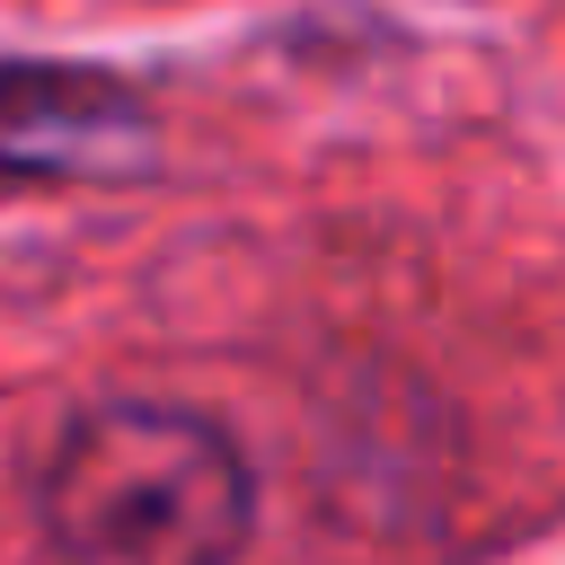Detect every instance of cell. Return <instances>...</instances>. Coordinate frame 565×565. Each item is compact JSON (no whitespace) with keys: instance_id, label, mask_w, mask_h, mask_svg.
Segmentation results:
<instances>
[{"instance_id":"cell-1","label":"cell","mask_w":565,"mask_h":565,"mask_svg":"<svg viewBox=\"0 0 565 565\" xmlns=\"http://www.w3.org/2000/svg\"><path fill=\"white\" fill-rule=\"evenodd\" d=\"M53 565H230L247 539V468L185 406H97L44 468Z\"/></svg>"},{"instance_id":"cell-2","label":"cell","mask_w":565,"mask_h":565,"mask_svg":"<svg viewBox=\"0 0 565 565\" xmlns=\"http://www.w3.org/2000/svg\"><path fill=\"white\" fill-rule=\"evenodd\" d=\"M132 132H141V106L115 79L0 62V168H79L97 141H132Z\"/></svg>"}]
</instances>
